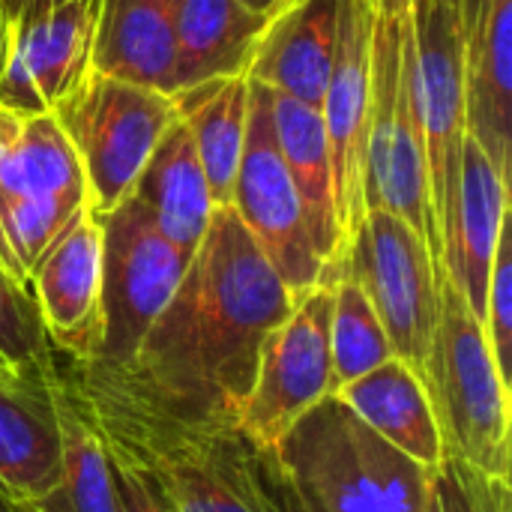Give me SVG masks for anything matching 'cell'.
<instances>
[{"label": "cell", "instance_id": "d6a6232c", "mask_svg": "<svg viewBox=\"0 0 512 512\" xmlns=\"http://www.w3.org/2000/svg\"><path fill=\"white\" fill-rule=\"evenodd\" d=\"M60 3H69V0H27L24 9H21V15L15 18V24H30V21H36V18H42L45 12L57 9Z\"/></svg>", "mask_w": 512, "mask_h": 512}, {"label": "cell", "instance_id": "52a82bcc", "mask_svg": "<svg viewBox=\"0 0 512 512\" xmlns=\"http://www.w3.org/2000/svg\"><path fill=\"white\" fill-rule=\"evenodd\" d=\"M99 216V213H96ZM102 225V318L90 363L126 366L156 318L171 303L189 258L153 225L150 213L126 195L99 216ZM72 363V360H69ZM81 363V360H78Z\"/></svg>", "mask_w": 512, "mask_h": 512}, {"label": "cell", "instance_id": "5b68a950", "mask_svg": "<svg viewBox=\"0 0 512 512\" xmlns=\"http://www.w3.org/2000/svg\"><path fill=\"white\" fill-rule=\"evenodd\" d=\"M444 447L471 468L510 480V381L465 297L444 279L438 327L423 372Z\"/></svg>", "mask_w": 512, "mask_h": 512}, {"label": "cell", "instance_id": "484cf974", "mask_svg": "<svg viewBox=\"0 0 512 512\" xmlns=\"http://www.w3.org/2000/svg\"><path fill=\"white\" fill-rule=\"evenodd\" d=\"M330 357H333V396L351 381L393 360V348L378 321L366 288L342 267L333 285L330 315Z\"/></svg>", "mask_w": 512, "mask_h": 512}, {"label": "cell", "instance_id": "277c9868", "mask_svg": "<svg viewBox=\"0 0 512 512\" xmlns=\"http://www.w3.org/2000/svg\"><path fill=\"white\" fill-rule=\"evenodd\" d=\"M366 210L405 219L441 267L426 138L414 90V36L405 15H372V123L366 147Z\"/></svg>", "mask_w": 512, "mask_h": 512}, {"label": "cell", "instance_id": "8fae6325", "mask_svg": "<svg viewBox=\"0 0 512 512\" xmlns=\"http://www.w3.org/2000/svg\"><path fill=\"white\" fill-rule=\"evenodd\" d=\"M414 36V90L426 138V162L432 183V204L441 231L465 147V30L459 0H411L408 6Z\"/></svg>", "mask_w": 512, "mask_h": 512}, {"label": "cell", "instance_id": "74e56055", "mask_svg": "<svg viewBox=\"0 0 512 512\" xmlns=\"http://www.w3.org/2000/svg\"><path fill=\"white\" fill-rule=\"evenodd\" d=\"M24 3H27V0H3V15H6L9 24H15V18L21 15Z\"/></svg>", "mask_w": 512, "mask_h": 512}, {"label": "cell", "instance_id": "7a4b0ae2", "mask_svg": "<svg viewBox=\"0 0 512 512\" xmlns=\"http://www.w3.org/2000/svg\"><path fill=\"white\" fill-rule=\"evenodd\" d=\"M63 378L102 444L150 474L174 512H267L255 483L258 447L240 426L174 417L99 363L66 360Z\"/></svg>", "mask_w": 512, "mask_h": 512}, {"label": "cell", "instance_id": "4fadbf2b", "mask_svg": "<svg viewBox=\"0 0 512 512\" xmlns=\"http://www.w3.org/2000/svg\"><path fill=\"white\" fill-rule=\"evenodd\" d=\"M99 0H69L30 24H12L0 102L15 114H51L93 69Z\"/></svg>", "mask_w": 512, "mask_h": 512}, {"label": "cell", "instance_id": "6da1fadb", "mask_svg": "<svg viewBox=\"0 0 512 512\" xmlns=\"http://www.w3.org/2000/svg\"><path fill=\"white\" fill-rule=\"evenodd\" d=\"M294 303L234 207H216L132 363L105 369L174 417L237 426L261 345Z\"/></svg>", "mask_w": 512, "mask_h": 512}, {"label": "cell", "instance_id": "836d02e7", "mask_svg": "<svg viewBox=\"0 0 512 512\" xmlns=\"http://www.w3.org/2000/svg\"><path fill=\"white\" fill-rule=\"evenodd\" d=\"M372 15H405L411 0H360Z\"/></svg>", "mask_w": 512, "mask_h": 512}, {"label": "cell", "instance_id": "cb8c5ba5", "mask_svg": "<svg viewBox=\"0 0 512 512\" xmlns=\"http://www.w3.org/2000/svg\"><path fill=\"white\" fill-rule=\"evenodd\" d=\"M249 78H219L177 93V117L186 123L201 159L213 207H231V192L249 126Z\"/></svg>", "mask_w": 512, "mask_h": 512}, {"label": "cell", "instance_id": "8992f818", "mask_svg": "<svg viewBox=\"0 0 512 512\" xmlns=\"http://www.w3.org/2000/svg\"><path fill=\"white\" fill-rule=\"evenodd\" d=\"M51 117L81 162L90 210L102 216L132 192L165 129L177 120V99L90 69Z\"/></svg>", "mask_w": 512, "mask_h": 512}, {"label": "cell", "instance_id": "603a6c76", "mask_svg": "<svg viewBox=\"0 0 512 512\" xmlns=\"http://www.w3.org/2000/svg\"><path fill=\"white\" fill-rule=\"evenodd\" d=\"M177 0H99L93 69L174 96Z\"/></svg>", "mask_w": 512, "mask_h": 512}, {"label": "cell", "instance_id": "ac0fdd59", "mask_svg": "<svg viewBox=\"0 0 512 512\" xmlns=\"http://www.w3.org/2000/svg\"><path fill=\"white\" fill-rule=\"evenodd\" d=\"M342 405L381 441L420 465L429 477L441 468L447 447L423 378L402 360H387L336 393Z\"/></svg>", "mask_w": 512, "mask_h": 512}, {"label": "cell", "instance_id": "ab89813d", "mask_svg": "<svg viewBox=\"0 0 512 512\" xmlns=\"http://www.w3.org/2000/svg\"><path fill=\"white\" fill-rule=\"evenodd\" d=\"M15 510H18V512H36L33 507H15Z\"/></svg>", "mask_w": 512, "mask_h": 512}, {"label": "cell", "instance_id": "2e32d148", "mask_svg": "<svg viewBox=\"0 0 512 512\" xmlns=\"http://www.w3.org/2000/svg\"><path fill=\"white\" fill-rule=\"evenodd\" d=\"M510 222V177L465 135L453 201L441 216V270L465 297L477 321H486V294L498 240Z\"/></svg>", "mask_w": 512, "mask_h": 512}, {"label": "cell", "instance_id": "83f0119b", "mask_svg": "<svg viewBox=\"0 0 512 512\" xmlns=\"http://www.w3.org/2000/svg\"><path fill=\"white\" fill-rule=\"evenodd\" d=\"M0 357L9 366H42L54 360L36 315L33 294L0 270Z\"/></svg>", "mask_w": 512, "mask_h": 512}, {"label": "cell", "instance_id": "8d00e7d4", "mask_svg": "<svg viewBox=\"0 0 512 512\" xmlns=\"http://www.w3.org/2000/svg\"><path fill=\"white\" fill-rule=\"evenodd\" d=\"M249 9H255V12H261V15H267V18H273L276 12H282L291 0H243Z\"/></svg>", "mask_w": 512, "mask_h": 512}, {"label": "cell", "instance_id": "f546056e", "mask_svg": "<svg viewBox=\"0 0 512 512\" xmlns=\"http://www.w3.org/2000/svg\"><path fill=\"white\" fill-rule=\"evenodd\" d=\"M108 450V447H105ZM111 474H114V498L117 512H174L165 492L156 486L150 474H144L138 465H132L126 456L108 450Z\"/></svg>", "mask_w": 512, "mask_h": 512}, {"label": "cell", "instance_id": "d6986e66", "mask_svg": "<svg viewBox=\"0 0 512 512\" xmlns=\"http://www.w3.org/2000/svg\"><path fill=\"white\" fill-rule=\"evenodd\" d=\"M468 138L510 177L512 159V0H486L465 42Z\"/></svg>", "mask_w": 512, "mask_h": 512}, {"label": "cell", "instance_id": "ba28073f", "mask_svg": "<svg viewBox=\"0 0 512 512\" xmlns=\"http://www.w3.org/2000/svg\"><path fill=\"white\" fill-rule=\"evenodd\" d=\"M342 267L366 288L393 357L423 378L444 282L426 240L405 219L369 210Z\"/></svg>", "mask_w": 512, "mask_h": 512}, {"label": "cell", "instance_id": "e575fe53", "mask_svg": "<svg viewBox=\"0 0 512 512\" xmlns=\"http://www.w3.org/2000/svg\"><path fill=\"white\" fill-rule=\"evenodd\" d=\"M486 0H459V12H462V30H465V42L471 36V30L477 27V18L483 12Z\"/></svg>", "mask_w": 512, "mask_h": 512}, {"label": "cell", "instance_id": "44dd1931", "mask_svg": "<svg viewBox=\"0 0 512 512\" xmlns=\"http://www.w3.org/2000/svg\"><path fill=\"white\" fill-rule=\"evenodd\" d=\"M129 195L150 213L159 234L192 261L216 207L192 135L180 117L165 129Z\"/></svg>", "mask_w": 512, "mask_h": 512}, {"label": "cell", "instance_id": "60d3db41", "mask_svg": "<svg viewBox=\"0 0 512 512\" xmlns=\"http://www.w3.org/2000/svg\"><path fill=\"white\" fill-rule=\"evenodd\" d=\"M0 366H9V363H3V357H0Z\"/></svg>", "mask_w": 512, "mask_h": 512}, {"label": "cell", "instance_id": "9a60e30c", "mask_svg": "<svg viewBox=\"0 0 512 512\" xmlns=\"http://www.w3.org/2000/svg\"><path fill=\"white\" fill-rule=\"evenodd\" d=\"M54 363L0 366V492L15 507L39 504L60 480Z\"/></svg>", "mask_w": 512, "mask_h": 512}, {"label": "cell", "instance_id": "9c48e42d", "mask_svg": "<svg viewBox=\"0 0 512 512\" xmlns=\"http://www.w3.org/2000/svg\"><path fill=\"white\" fill-rule=\"evenodd\" d=\"M249 90V126L231 192V207L264 252V258L273 264L291 297L300 300L342 267H327L312 240L303 201L276 144L264 87L249 81Z\"/></svg>", "mask_w": 512, "mask_h": 512}, {"label": "cell", "instance_id": "ffe728a7", "mask_svg": "<svg viewBox=\"0 0 512 512\" xmlns=\"http://www.w3.org/2000/svg\"><path fill=\"white\" fill-rule=\"evenodd\" d=\"M270 18L243 0H177L174 96L219 78H246Z\"/></svg>", "mask_w": 512, "mask_h": 512}, {"label": "cell", "instance_id": "d590c367", "mask_svg": "<svg viewBox=\"0 0 512 512\" xmlns=\"http://www.w3.org/2000/svg\"><path fill=\"white\" fill-rule=\"evenodd\" d=\"M9 48H12V24L6 21V15L0 9V75H3L6 60H9Z\"/></svg>", "mask_w": 512, "mask_h": 512}, {"label": "cell", "instance_id": "30bf717a", "mask_svg": "<svg viewBox=\"0 0 512 512\" xmlns=\"http://www.w3.org/2000/svg\"><path fill=\"white\" fill-rule=\"evenodd\" d=\"M336 276L303 294L261 345L255 381L237 423L258 450H276L306 411L333 396L330 315Z\"/></svg>", "mask_w": 512, "mask_h": 512}, {"label": "cell", "instance_id": "f35d334b", "mask_svg": "<svg viewBox=\"0 0 512 512\" xmlns=\"http://www.w3.org/2000/svg\"><path fill=\"white\" fill-rule=\"evenodd\" d=\"M0 512H18L15 510V504H12L3 492H0Z\"/></svg>", "mask_w": 512, "mask_h": 512}, {"label": "cell", "instance_id": "3957f363", "mask_svg": "<svg viewBox=\"0 0 512 512\" xmlns=\"http://www.w3.org/2000/svg\"><path fill=\"white\" fill-rule=\"evenodd\" d=\"M273 453L321 512H429V474L366 429L339 396L306 411Z\"/></svg>", "mask_w": 512, "mask_h": 512}, {"label": "cell", "instance_id": "4316f807", "mask_svg": "<svg viewBox=\"0 0 512 512\" xmlns=\"http://www.w3.org/2000/svg\"><path fill=\"white\" fill-rule=\"evenodd\" d=\"M429 512H512L510 480L489 477L447 453L429 477Z\"/></svg>", "mask_w": 512, "mask_h": 512}, {"label": "cell", "instance_id": "d4e9b609", "mask_svg": "<svg viewBox=\"0 0 512 512\" xmlns=\"http://www.w3.org/2000/svg\"><path fill=\"white\" fill-rule=\"evenodd\" d=\"M57 360V357H54ZM57 369V363H54ZM54 396L60 411V432H63V456H60V480L54 492H48L36 512H117L114 498V474L108 450L90 423L78 393L54 372Z\"/></svg>", "mask_w": 512, "mask_h": 512}, {"label": "cell", "instance_id": "4dcf8cb0", "mask_svg": "<svg viewBox=\"0 0 512 512\" xmlns=\"http://www.w3.org/2000/svg\"><path fill=\"white\" fill-rule=\"evenodd\" d=\"M255 483L267 512H321L300 492L273 450H255Z\"/></svg>", "mask_w": 512, "mask_h": 512}, {"label": "cell", "instance_id": "7c38bea8", "mask_svg": "<svg viewBox=\"0 0 512 512\" xmlns=\"http://www.w3.org/2000/svg\"><path fill=\"white\" fill-rule=\"evenodd\" d=\"M333 162L336 219L345 255L366 219V147L372 123V12L360 0H339L333 72L321 102Z\"/></svg>", "mask_w": 512, "mask_h": 512}, {"label": "cell", "instance_id": "7402d4cb", "mask_svg": "<svg viewBox=\"0 0 512 512\" xmlns=\"http://www.w3.org/2000/svg\"><path fill=\"white\" fill-rule=\"evenodd\" d=\"M264 87V84H261ZM276 144L282 162L297 186L303 201L312 240L327 261V267L339 270L345 264V240L336 219V195H333V162L330 144L324 132V120L318 108H309L297 99H288L270 87H264Z\"/></svg>", "mask_w": 512, "mask_h": 512}, {"label": "cell", "instance_id": "f1b7e54d", "mask_svg": "<svg viewBox=\"0 0 512 512\" xmlns=\"http://www.w3.org/2000/svg\"><path fill=\"white\" fill-rule=\"evenodd\" d=\"M492 357L501 369V375L510 381V357H512V243L510 222L498 240L489 294H486V321H483Z\"/></svg>", "mask_w": 512, "mask_h": 512}, {"label": "cell", "instance_id": "5bb4252c", "mask_svg": "<svg viewBox=\"0 0 512 512\" xmlns=\"http://www.w3.org/2000/svg\"><path fill=\"white\" fill-rule=\"evenodd\" d=\"M54 357L90 360L102 318V225L81 213L36 261L27 282Z\"/></svg>", "mask_w": 512, "mask_h": 512}, {"label": "cell", "instance_id": "b9f144b4", "mask_svg": "<svg viewBox=\"0 0 512 512\" xmlns=\"http://www.w3.org/2000/svg\"><path fill=\"white\" fill-rule=\"evenodd\" d=\"M0 9H3V0H0Z\"/></svg>", "mask_w": 512, "mask_h": 512}, {"label": "cell", "instance_id": "1f68e13d", "mask_svg": "<svg viewBox=\"0 0 512 512\" xmlns=\"http://www.w3.org/2000/svg\"><path fill=\"white\" fill-rule=\"evenodd\" d=\"M21 126H24V117L15 114L12 108H6V105L0 102V162H3V156L9 153V147L15 144Z\"/></svg>", "mask_w": 512, "mask_h": 512}, {"label": "cell", "instance_id": "e0dca14e", "mask_svg": "<svg viewBox=\"0 0 512 512\" xmlns=\"http://www.w3.org/2000/svg\"><path fill=\"white\" fill-rule=\"evenodd\" d=\"M336 36L339 0H291L270 18L246 78L309 108H321L333 72Z\"/></svg>", "mask_w": 512, "mask_h": 512}]
</instances>
